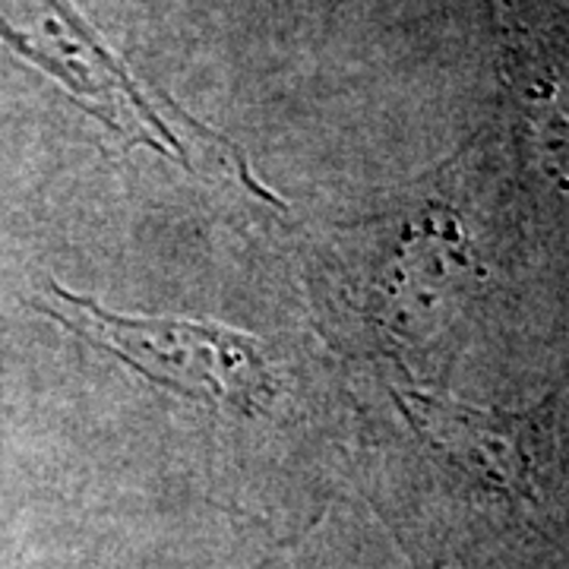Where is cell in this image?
Segmentation results:
<instances>
[{
    "mask_svg": "<svg viewBox=\"0 0 569 569\" xmlns=\"http://www.w3.org/2000/svg\"><path fill=\"white\" fill-rule=\"evenodd\" d=\"M51 295L58 305H39L48 317L187 402L260 418L279 399V373L257 336L181 317L104 310L61 284H51Z\"/></svg>",
    "mask_w": 569,
    "mask_h": 569,
    "instance_id": "cell-1",
    "label": "cell"
},
{
    "mask_svg": "<svg viewBox=\"0 0 569 569\" xmlns=\"http://www.w3.org/2000/svg\"><path fill=\"white\" fill-rule=\"evenodd\" d=\"M563 392L567 383L526 411L475 408L425 389H392V399L421 443L466 485L512 503H538Z\"/></svg>",
    "mask_w": 569,
    "mask_h": 569,
    "instance_id": "cell-2",
    "label": "cell"
},
{
    "mask_svg": "<svg viewBox=\"0 0 569 569\" xmlns=\"http://www.w3.org/2000/svg\"><path fill=\"white\" fill-rule=\"evenodd\" d=\"M415 569H421V567H415Z\"/></svg>",
    "mask_w": 569,
    "mask_h": 569,
    "instance_id": "cell-3",
    "label": "cell"
}]
</instances>
